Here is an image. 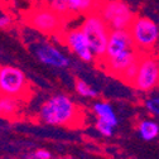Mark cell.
Masks as SVG:
<instances>
[{
    "instance_id": "6da1fadb",
    "label": "cell",
    "mask_w": 159,
    "mask_h": 159,
    "mask_svg": "<svg viewBox=\"0 0 159 159\" xmlns=\"http://www.w3.org/2000/svg\"><path fill=\"white\" fill-rule=\"evenodd\" d=\"M38 119L52 126L75 128L82 124V110L66 93H57L41 105Z\"/></svg>"
},
{
    "instance_id": "7a4b0ae2",
    "label": "cell",
    "mask_w": 159,
    "mask_h": 159,
    "mask_svg": "<svg viewBox=\"0 0 159 159\" xmlns=\"http://www.w3.org/2000/svg\"><path fill=\"white\" fill-rule=\"evenodd\" d=\"M80 28L87 39L95 59L101 61L106 53L111 29L97 11L86 15Z\"/></svg>"
},
{
    "instance_id": "3957f363",
    "label": "cell",
    "mask_w": 159,
    "mask_h": 159,
    "mask_svg": "<svg viewBox=\"0 0 159 159\" xmlns=\"http://www.w3.org/2000/svg\"><path fill=\"white\" fill-rule=\"evenodd\" d=\"M24 20L34 30L46 35L54 37H61L66 22L61 15H58L48 5L33 8L25 14Z\"/></svg>"
},
{
    "instance_id": "277c9868",
    "label": "cell",
    "mask_w": 159,
    "mask_h": 159,
    "mask_svg": "<svg viewBox=\"0 0 159 159\" xmlns=\"http://www.w3.org/2000/svg\"><path fill=\"white\" fill-rule=\"evenodd\" d=\"M129 33L133 38L135 48L142 54H153L159 43V28L147 16H136Z\"/></svg>"
},
{
    "instance_id": "5b68a950",
    "label": "cell",
    "mask_w": 159,
    "mask_h": 159,
    "mask_svg": "<svg viewBox=\"0 0 159 159\" xmlns=\"http://www.w3.org/2000/svg\"><path fill=\"white\" fill-rule=\"evenodd\" d=\"M97 13L111 30H129L136 18L131 8L123 0H102Z\"/></svg>"
},
{
    "instance_id": "8992f818",
    "label": "cell",
    "mask_w": 159,
    "mask_h": 159,
    "mask_svg": "<svg viewBox=\"0 0 159 159\" xmlns=\"http://www.w3.org/2000/svg\"><path fill=\"white\" fill-rule=\"evenodd\" d=\"M0 95L24 100L30 96V85L25 73L14 66H0Z\"/></svg>"
},
{
    "instance_id": "52a82bcc",
    "label": "cell",
    "mask_w": 159,
    "mask_h": 159,
    "mask_svg": "<svg viewBox=\"0 0 159 159\" xmlns=\"http://www.w3.org/2000/svg\"><path fill=\"white\" fill-rule=\"evenodd\" d=\"M131 86L143 93L159 87V62L154 54H142L138 62L136 76Z\"/></svg>"
},
{
    "instance_id": "ba28073f",
    "label": "cell",
    "mask_w": 159,
    "mask_h": 159,
    "mask_svg": "<svg viewBox=\"0 0 159 159\" xmlns=\"http://www.w3.org/2000/svg\"><path fill=\"white\" fill-rule=\"evenodd\" d=\"M61 42L70 48L72 53H75L81 61L84 62H92L95 56L89 46V42L81 30V28H75L61 34Z\"/></svg>"
},
{
    "instance_id": "9c48e42d",
    "label": "cell",
    "mask_w": 159,
    "mask_h": 159,
    "mask_svg": "<svg viewBox=\"0 0 159 159\" xmlns=\"http://www.w3.org/2000/svg\"><path fill=\"white\" fill-rule=\"evenodd\" d=\"M142 53L139 52L136 48L128 51L125 53H121L119 56L111 57V58H104L102 61H100L101 66L104 70H106L110 75L121 78L124 76V73L134 65H136L139 62V58H140Z\"/></svg>"
},
{
    "instance_id": "30bf717a",
    "label": "cell",
    "mask_w": 159,
    "mask_h": 159,
    "mask_svg": "<svg viewBox=\"0 0 159 159\" xmlns=\"http://www.w3.org/2000/svg\"><path fill=\"white\" fill-rule=\"evenodd\" d=\"M34 54L39 62L46 66L56 67V68H67L70 66V59L59 49H57L51 43H38L34 47Z\"/></svg>"
},
{
    "instance_id": "8fae6325",
    "label": "cell",
    "mask_w": 159,
    "mask_h": 159,
    "mask_svg": "<svg viewBox=\"0 0 159 159\" xmlns=\"http://www.w3.org/2000/svg\"><path fill=\"white\" fill-rule=\"evenodd\" d=\"M131 49H135V46L129 30H111L104 58H111Z\"/></svg>"
},
{
    "instance_id": "7c38bea8",
    "label": "cell",
    "mask_w": 159,
    "mask_h": 159,
    "mask_svg": "<svg viewBox=\"0 0 159 159\" xmlns=\"http://www.w3.org/2000/svg\"><path fill=\"white\" fill-rule=\"evenodd\" d=\"M102 0H67L68 10L72 16L77 15H89L97 11Z\"/></svg>"
},
{
    "instance_id": "4fadbf2b",
    "label": "cell",
    "mask_w": 159,
    "mask_h": 159,
    "mask_svg": "<svg viewBox=\"0 0 159 159\" xmlns=\"http://www.w3.org/2000/svg\"><path fill=\"white\" fill-rule=\"evenodd\" d=\"M22 109V100L11 96L0 95V117L13 119Z\"/></svg>"
},
{
    "instance_id": "5bb4252c",
    "label": "cell",
    "mask_w": 159,
    "mask_h": 159,
    "mask_svg": "<svg viewBox=\"0 0 159 159\" xmlns=\"http://www.w3.org/2000/svg\"><path fill=\"white\" fill-rule=\"evenodd\" d=\"M92 111L96 115L97 120H102L105 123L111 124L116 128L117 125V116L112 109V106L106 101H96L92 105Z\"/></svg>"
},
{
    "instance_id": "9a60e30c",
    "label": "cell",
    "mask_w": 159,
    "mask_h": 159,
    "mask_svg": "<svg viewBox=\"0 0 159 159\" xmlns=\"http://www.w3.org/2000/svg\"><path fill=\"white\" fill-rule=\"evenodd\" d=\"M136 130L143 140L152 142L159 135V124L153 119H144V120H140L138 123Z\"/></svg>"
},
{
    "instance_id": "2e32d148",
    "label": "cell",
    "mask_w": 159,
    "mask_h": 159,
    "mask_svg": "<svg viewBox=\"0 0 159 159\" xmlns=\"http://www.w3.org/2000/svg\"><path fill=\"white\" fill-rule=\"evenodd\" d=\"M75 90H76V92L80 96L87 97V98H95L98 95V92L96 91V89H93L92 86H90L87 82L84 81V80H77V81L75 82Z\"/></svg>"
},
{
    "instance_id": "e0dca14e",
    "label": "cell",
    "mask_w": 159,
    "mask_h": 159,
    "mask_svg": "<svg viewBox=\"0 0 159 159\" xmlns=\"http://www.w3.org/2000/svg\"><path fill=\"white\" fill-rule=\"evenodd\" d=\"M144 107L152 116L159 117V96H149L145 98Z\"/></svg>"
},
{
    "instance_id": "ac0fdd59",
    "label": "cell",
    "mask_w": 159,
    "mask_h": 159,
    "mask_svg": "<svg viewBox=\"0 0 159 159\" xmlns=\"http://www.w3.org/2000/svg\"><path fill=\"white\" fill-rule=\"evenodd\" d=\"M114 129H115V126H112L109 123H105L102 120H96V130L100 133L102 136H106V138L112 136Z\"/></svg>"
},
{
    "instance_id": "d6986e66",
    "label": "cell",
    "mask_w": 159,
    "mask_h": 159,
    "mask_svg": "<svg viewBox=\"0 0 159 159\" xmlns=\"http://www.w3.org/2000/svg\"><path fill=\"white\" fill-rule=\"evenodd\" d=\"M25 158L27 159H51L52 153L48 152L47 149H37L35 152L28 154Z\"/></svg>"
},
{
    "instance_id": "ffe728a7",
    "label": "cell",
    "mask_w": 159,
    "mask_h": 159,
    "mask_svg": "<svg viewBox=\"0 0 159 159\" xmlns=\"http://www.w3.org/2000/svg\"><path fill=\"white\" fill-rule=\"evenodd\" d=\"M11 24V18L5 14H0V29H7Z\"/></svg>"
},
{
    "instance_id": "44dd1931",
    "label": "cell",
    "mask_w": 159,
    "mask_h": 159,
    "mask_svg": "<svg viewBox=\"0 0 159 159\" xmlns=\"http://www.w3.org/2000/svg\"><path fill=\"white\" fill-rule=\"evenodd\" d=\"M157 59H158V62H159V53H158V56H157Z\"/></svg>"
}]
</instances>
